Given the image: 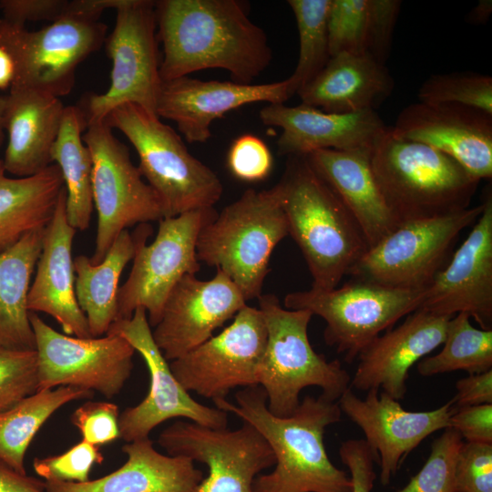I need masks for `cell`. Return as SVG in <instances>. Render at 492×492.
I'll use <instances>...</instances> for the list:
<instances>
[{
  "label": "cell",
  "mask_w": 492,
  "mask_h": 492,
  "mask_svg": "<svg viewBox=\"0 0 492 492\" xmlns=\"http://www.w3.org/2000/svg\"><path fill=\"white\" fill-rule=\"evenodd\" d=\"M155 10L162 80L220 68L233 82L251 84L271 63L267 36L241 1L160 0Z\"/></svg>",
  "instance_id": "6da1fadb"
},
{
  "label": "cell",
  "mask_w": 492,
  "mask_h": 492,
  "mask_svg": "<svg viewBox=\"0 0 492 492\" xmlns=\"http://www.w3.org/2000/svg\"><path fill=\"white\" fill-rule=\"evenodd\" d=\"M118 406L107 401H88L74 411L72 424L78 429L82 440L100 446L120 437Z\"/></svg>",
  "instance_id": "7bdbcfd3"
},
{
  "label": "cell",
  "mask_w": 492,
  "mask_h": 492,
  "mask_svg": "<svg viewBox=\"0 0 492 492\" xmlns=\"http://www.w3.org/2000/svg\"><path fill=\"white\" fill-rule=\"evenodd\" d=\"M64 188L56 164L33 176L12 178L0 159V253L27 232L47 225Z\"/></svg>",
  "instance_id": "4dcf8cb0"
},
{
  "label": "cell",
  "mask_w": 492,
  "mask_h": 492,
  "mask_svg": "<svg viewBox=\"0 0 492 492\" xmlns=\"http://www.w3.org/2000/svg\"><path fill=\"white\" fill-rule=\"evenodd\" d=\"M66 106L58 97L27 87L5 96L4 128L8 140L2 162L15 178L39 173L51 164Z\"/></svg>",
  "instance_id": "484cf974"
},
{
  "label": "cell",
  "mask_w": 492,
  "mask_h": 492,
  "mask_svg": "<svg viewBox=\"0 0 492 492\" xmlns=\"http://www.w3.org/2000/svg\"><path fill=\"white\" fill-rule=\"evenodd\" d=\"M120 0H72L68 1L67 15L97 21L106 9L118 6Z\"/></svg>",
  "instance_id": "816d5d0a"
},
{
  "label": "cell",
  "mask_w": 492,
  "mask_h": 492,
  "mask_svg": "<svg viewBox=\"0 0 492 492\" xmlns=\"http://www.w3.org/2000/svg\"><path fill=\"white\" fill-rule=\"evenodd\" d=\"M267 342L259 308L245 305L222 332L169 364L188 391L217 400L236 387L258 385L257 370Z\"/></svg>",
  "instance_id": "2e32d148"
},
{
  "label": "cell",
  "mask_w": 492,
  "mask_h": 492,
  "mask_svg": "<svg viewBox=\"0 0 492 492\" xmlns=\"http://www.w3.org/2000/svg\"><path fill=\"white\" fill-rule=\"evenodd\" d=\"M342 414L361 428L364 439L377 458L380 482L388 485L405 457L431 434L449 428L455 398L430 411L405 410L398 400L377 389L365 398L350 387L338 399Z\"/></svg>",
  "instance_id": "ac0fdd59"
},
{
  "label": "cell",
  "mask_w": 492,
  "mask_h": 492,
  "mask_svg": "<svg viewBox=\"0 0 492 492\" xmlns=\"http://www.w3.org/2000/svg\"><path fill=\"white\" fill-rule=\"evenodd\" d=\"M465 371L468 374L492 370V330L474 327L465 313L454 315L447 323L443 348L418 362L423 376Z\"/></svg>",
  "instance_id": "e575fe53"
},
{
  "label": "cell",
  "mask_w": 492,
  "mask_h": 492,
  "mask_svg": "<svg viewBox=\"0 0 492 492\" xmlns=\"http://www.w3.org/2000/svg\"><path fill=\"white\" fill-rule=\"evenodd\" d=\"M289 234L279 182L249 189L200 231L198 260L225 272L246 301L261 295L271 255Z\"/></svg>",
  "instance_id": "5b68a950"
},
{
  "label": "cell",
  "mask_w": 492,
  "mask_h": 492,
  "mask_svg": "<svg viewBox=\"0 0 492 492\" xmlns=\"http://www.w3.org/2000/svg\"><path fill=\"white\" fill-rule=\"evenodd\" d=\"M331 0H289L299 35V58L289 77L292 94L308 85L330 59L327 17Z\"/></svg>",
  "instance_id": "d590c367"
},
{
  "label": "cell",
  "mask_w": 492,
  "mask_h": 492,
  "mask_svg": "<svg viewBox=\"0 0 492 492\" xmlns=\"http://www.w3.org/2000/svg\"><path fill=\"white\" fill-rule=\"evenodd\" d=\"M266 126L282 129L277 146L280 155L307 156L319 149L371 150L386 130L375 110L328 113L300 104H268L260 111Z\"/></svg>",
  "instance_id": "603a6c76"
},
{
  "label": "cell",
  "mask_w": 492,
  "mask_h": 492,
  "mask_svg": "<svg viewBox=\"0 0 492 492\" xmlns=\"http://www.w3.org/2000/svg\"><path fill=\"white\" fill-rule=\"evenodd\" d=\"M215 406L251 424L265 438L275 457L274 469L260 474L253 492H352L353 482L330 460L323 443L325 429L341 420L337 401L306 395L289 416H277L267 407L260 385L244 387Z\"/></svg>",
  "instance_id": "7a4b0ae2"
},
{
  "label": "cell",
  "mask_w": 492,
  "mask_h": 492,
  "mask_svg": "<svg viewBox=\"0 0 492 492\" xmlns=\"http://www.w3.org/2000/svg\"><path fill=\"white\" fill-rule=\"evenodd\" d=\"M68 0H2L3 18L10 23L25 26L28 21L51 23L67 14Z\"/></svg>",
  "instance_id": "7dc6e473"
},
{
  "label": "cell",
  "mask_w": 492,
  "mask_h": 492,
  "mask_svg": "<svg viewBox=\"0 0 492 492\" xmlns=\"http://www.w3.org/2000/svg\"><path fill=\"white\" fill-rule=\"evenodd\" d=\"M401 5L400 0H368L365 52L384 65L390 54Z\"/></svg>",
  "instance_id": "f6af8a7d"
},
{
  "label": "cell",
  "mask_w": 492,
  "mask_h": 492,
  "mask_svg": "<svg viewBox=\"0 0 492 492\" xmlns=\"http://www.w3.org/2000/svg\"><path fill=\"white\" fill-rule=\"evenodd\" d=\"M370 164L382 195L400 224L469 208L480 182L449 156L403 138L391 127L373 147Z\"/></svg>",
  "instance_id": "277c9868"
},
{
  "label": "cell",
  "mask_w": 492,
  "mask_h": 492,
  "mask_svg": "<svg viewBox=\"0 0 492 492\" xmlns=\"http://www.w3.org/2000/svg\"><path fill=\"white\" fill-rule=\"evenodd\" d=\"M37 354L38 390L75 386L111 398L130 376L135 353L121 335L79 338L58 333L29 313Z\"/></svg>",
  "instance_id": "5bb4252c"
},
{
  "label": "cell",
  "mask_w": 492,
  "mask_h": 492,
  "mask_svg": "<svg viewBox=\"0 0 492 492\" xmlns=\"http://www.w3.org/2000/svg\"><path fill=\"white\" fill-rule=\"evenodd\" d=\"M455 482L456 492H492V444L463 442Z\"/></svg>",
  "instance_id": "b9f144b4"
},
{
  "label": "cell",
  "mask_w": 492,
  "mask_h": 492,
  "mask_svg": "<svg viewBox=\"0 0 492 492\" xmlns=\"http://www.w3.org/2000/svg\"><path fill=\"white\" fill-rule=\"evenodd\" d=\"M122 451L127 461L110 474L84 483L45 481L46 492H198L204 478L191 459L159 453L149 437Z\"/></svg>",
  "instance_id": "83f0119b"
},
{
  "label": "cell",
  "mask_w": 492,
  "mask_h": 492,
  "mask_svg": "<svg viewBox=\"0 0 492 492\" xmlns=\"http://www.w3.org/2000/svg\"><path fill=\"white\" fill-rule=\"evenodd\" d=\"M134 252L132 234L125 230L98 264L86 255L74 259L76 297L92 337L107 334L117 320L119 279Z\"/></svg>",
  "instance_id": "1f68e13d"
},
{
  "label": "cell",
  "mask_w": 492,
  "mask_h": 492,
  "mask_svg": "<svg viewBox=\"0 0 492 492\" xmlns=\"http://www.w3.org/2000/svg\"><path fill=\"white\" fill-rule=\"evenodd\" d=\"M217 215L214 207H210L163 218L159 220L157 236L149 245L146 241L152 228L148 223L138 225L132 234L135 245L132 268L118 289L116 321L128 319L137 308H143L149 313L150 327L159 323L175 285L184 275L200 271L198 237Z\"/></svg>",
  "instance_id": "ba28073f"
},
{
  "label": "cell",
  "mask_w": 492,
  "mask_h": 492,
  "mask_svg": "<svg viewBox=\"0 0 492 492\" xmlns=\"http://www.w3.org/2000/svg\"><path fill=\"white\" fill-rule=\"evenodd\" d=\"M116 24L105 39L112 63L110 85L103 94L91 95L81 108L87 125L103 121L115 108L131 103L156 115L161 86L157 44L155 1L120 0Z\"/></svg>",
  "instance_id": "4fadbf2b"
},
{
  "label": "cell",
  "mask_w": 492,
  "mask_h": 492,
  "mask_svg": "<svg viewBox=\"0 0 492 492\" xmlns=\"http://www.w3.org/2000/svg\"><path fill=\"white\" fill-rule=\"evenodd\" d=\"M267 328V342L257 370V383L267 396L269 411L289 416L300 405V394L317 386L322 395L338 401L350 388L351 376L337 359L328 361L310 343L308 325L313 314L306 310L282 307L278 297L259 298Z\"/></svg>",
  "instance_id": "8992f818"
},
{
  "label": "cell",
  "mask_w": 492,
  "mask_h": 492,
  "mask_svg": "<svg viewBox=\"0 0 492 492\" xmlns=\"http://www.w3.org/2000/svg\"><path fill=\"white\" fill-rule=\"evenodd\" d=\"M279 184L289 234L304 257L312 287L336 288L369 249L362 230L306 156L288 158Z\"/></svg>",
  "instance_id": "3957f363"
},
{
  "label": "cell",
  "mask_w": 492,
  "mask_h": 492,
  "mask_svg": "<svg viewBox=\"0 0 492 492\" xmlns=\"http://www.w3.org/2000/svg\"><path fill=\"white\" fill-rule=\"evenodd\" d=\"M492 13V1L480 0L469 12L466 20L472 24H485L488 21Z\"/></svg>",
  "instance_id": "db71d44e"
},
{
  "label": "cell",
  "mask_w": 492,
  "mask_h": 492,
  "mask_svg": "<svg viewBox=\"0 0 492 492\" xmlns=\"http://www.w3.org/2000/svg\"><path fill=\"white\" fill-rule=\"evenodd\" d=\"M4 108H5V96H2L0 94V149L3 145L4 138H5Z\"/></svg>",
  "instance_id": "11a10c76"
},
{
  "label": "cell",
  "mask_w": 492,
  "mask_h": 492,
  "mask_svg": "<svg viewBox=\"0 0 492 492\" xmlns=\"http://www.w3.org/2000/svg\"><path fill=\"white\" fill-rule=\"evenodd\" d=\"M385 65L367 53H340L297 94L302 104L328 113L375 110L393 93Z\"/></svg>",
  "instance_id": "f1b7e54d"
},
{
  "label": "cell",
  "mask_w": 492,
  "mask_h": 492,
  "mask_svg": "<svg viewBox=\"0 0 492 492\" xmlns=\"http://www.w3.org/2000/svg\"><path fill=\"white\" fill-rule=\"evenodd\" d=\"M462 436L446 428L432 445L422 468L398 492H456L455 472Z\"/></svg>",
  "instance_id": "74e56055"
},
{
  "label": "cell",
  "mask_w": 492,
  "mask_h": 492,
  "mask_svg": "<svg viewBox=\"0 0 492 492\" xmlns=\"http://www.w3.org/2000/svg\"><path fill=\"white\" fill-rule=\"evenodd\" d=\"M107 29L99 20L72 15L34 31L0 18V46L15 63L10 87L33 88L58 97L68 95L77 67L102 46Z\"/></svg>",
  "instance_id": "7c38bea8"
},
{
  "label": "cell",
  "mask_w": 492,
  "mask_h": 492,
  "mask_svg": "<svg viewBox=\"0 0 492 492\" xmlns=\"http://www.w3.org/2000/svg\"><path fill=\"white\" fill-rule=\"evenodd\" d=\"M86 127L81 109L76 106L66 107L51 150L52 162L58 166L66 189L67 219L77 231L88 228L94 207L92 159L82 138Z\"/></svg>",
  "instance_id": "d6a6232c"
},
{
  "label": "cell",
  "mask_w": 492,
  "mask_h": 492,
  "mask_svg": "<svg viewBox=\"0 0 492 492\" xmlns=\"http://www.w3.org/2000/svg\"><path fill=\"white\" fill-rule=\"evenodd\" d=\"M405 139L455 159L473 178H492V115L453 103L416 102L403 108L391 127Z\"/></svg>",
  "instance_id": "44dd1931"
},
{
  "label": "cell",
  "mask_w": 492,
  "mask_h": 492,
  "mask_svg": "<svg viewBox=\"0 0 492 492\" xmlns=\"http://www.w3.org/2000/svg\"><path fill=\"white\" fill-rule=\"evenodd\" d=\"M292 96L289 78L240 84L187 76L161 81L156 115L175 122L188 142L203 143L211 137L212 122L229 111L254 102L283 104Z\"/></svg>",
  "instance_id": "7402d4cb"
},
{
  "label": "cell",
  "mask_w": 492,
  "mask_h": 492,
  "mask_svg": "<svg viewBox=\"0 0 492 492\" xmlns=\"http://www.w3.org/2000/svg\"><path fill=\"white\" fill-rule=\"evenodd\" d=\"M82 138L92 159V193L97 224L90 262L97 265L123 231L137 223L159 220L164 213L159 196L143 180L128 148L104 120L88 123Z\"/></svg>",
  "instance_id": "30bf717a"
},
{
  "label": "cell",
  "mask_w": 492,
  "mask_h": 492,
  "mask_svg": "<svg viewBox=\"0 0 492 492\" xmlns=\"http://www.w3.org/2000/svg\"><path fill=\"white\" fill-rule=\"evenodd\" d=\"M45 228L27 232L0 253V345L5 348L36 350L27 297Z\"/></svg>",
  "instance_id": "f546056e"
},
{
  "label": "cell",
  "mask_w": 492,
  "mask_h": 492,
  "mask_svg": "<svg viewBox=\"0 0 492 492\" xmlns=\"http://www.w3.org/2000/svg\"><path fill=\"white\" fill-rule=\"evenodd\" d=\"M456 407L492 404V370L456 381Z\"/></svg>",
  "instance_id": "681fc988"
},
{
  "label": "cell",
  "mask_w": 492,
  "mask_h": 492,
  "mask_svg": "<svg viewBox=\"0 0 492 492\" xmlns=\"http://www.w3.org/2000/svg\"><path fill=\"white\" fill-rule=\"evenodd\" d=\"M452 317L423 309L408 314L400 325L362 350L350 387L361 391L382 388L394 399L402 400L411 367L443 344Z\"/></svg>",
  "instance_id": "cb8c5ba5"
},
{
  "label": "cell",
  "mask_w": 492,
  "mask_h": 492,
  "mask_svg": "<svg viewBox=\"0 0 492 492\" xmlns=\"http://www.w3.org/2000/svg\"><path fill=\"white\" fill-rule=\"evenodd\" d=\"M108 333L124 337L141 355L149 374L146 397L119 414L120 438L127 443L148 438L156 426L176 417L210 428L227 427V412L197 402L177 380L153 339L145 309L137 308L130 318L114 322Z\"/></svg>",
  "instance_id": "e0dca14e"
},
{
  "label": "cell",
  "mask_w": 492,
  "mask_h": 492,
  "mask_svg": "<svg viewBox=\"0 0 492 492\" xmlns=\"http://www.w3.org/2000/svg\"><path fill=\"white\" fill-rule=\"evenodd\" d=\"M371 150L319 149L306 156L313 169L353 215L369 248L400 224L374 179Z\"/></svg>",
  "instance_id": "4316f807"
},
{
  "label": "cell",
  "mask_w": 492,
  "mask_h": 492,
  "mask_svg": "<svg viewBox=\"0 0 492 492\" xmlns=\"http://www.w3.org/2000/svg\"><path fill=\"white\" fill-rule=\"evenodd\" d=\"M92 395L84 388L59 386L37 391L0 413V459L26 475V450L45 422L64 405Z\"/></svg>",
  "instance_id": "836d02e7"
},
{
  "label": "cell",
  "mask_w": 492,
  "mask_h": 492,
  "mask_svg": "<svg viewBox=\"0 0 492 492\" xmlns=\"http://www.w3.org/2000/svg\"><path fill=\"white\" fill-rule=\"evenodd\" d=\"M425 103H453L492 115V77L477 72H453L430 76L418 90Z\"/></svg>",
  "instance_id": "8d00e7d4"
},
{
  "label": "cell",
  "mask_w": 492,
  "mask_h": 492,
  "mask_svg": "<svg viewBox=\"0 0 492 492\" xmlns=\"http://www.w3.org/2000/svg\"><path fill=\"white\" fill-rule=\"evenodd\" d=\"M483 208L482 202L457 212L402 222L370 247L348 275L392 288L427 289L445 267L459 234L477 221Z\"/></svg>",
  "instance_id": "8fae6325"
},
{
  "label": "cell",
  "mask_w": 492,
  "mask_h": 492,
  "mask_svg": "<svg viewBox=\"0 0 492 492\" xmlns=\"http://www.w3.org/2000/svg\"><path fill=\"white\" fill-rule=\"evenodd\" d=\"M15 77V63L9 53L0 46V89L10 88Z\"/></svg>",
  "instance_id": "f5cc1de1"
},
{
  "label": "cell",
  "mask_w": 492,
  "mask_h": 492,
  "mask_svg": "<svg viewBox=\"0 0 492 492\" xmlns=\"http://www.w3.org/2000/svg\"><path fill=\"white\" fill-rule=\"evenodd\" d=\"M0 492H46V484L18 473L0 459Z\"/></svg>",
  "instance_id": "f907efd6"
},
{
  "label": "cell",
  "mask_w": 492,
  "mask_h": 492,
  "mask_svg": "<svg viewBox=\"0 0 492 492\" xmlns=\"http://www.w3.org/2000/svg\"><path fill=\"white\" fill-rule=\"evenodd\" d=\"M228 167L237 179L254 182L266 179L272 168V155L265 142L252 134H244L231 144Z\"/></svg>",
  "instance_id": "ee69618b"
},
{
  "label": "cell",
  "mask_w": 492,
  "mask_h": 492,
  "mask_svg": "<svg viewBox=\"0 0 492 492\" xmlns=\"http://www.w3.org/2000/svg\"><path fill=\"white\" fill-rule=\"evenodd\" d=\"M425 293L426 289H397L352 278L339 288L290 292L284 307L323 318L326 344L351 364L382 332L419 309Z\"/></svg>",
  "instance_id": "9c48e42d"
},
{
  "label": "cell",
  "mask_w": 492,
  "mask_h": 492,
  "mask_svg": "<svg viewBox=\"0 0 492 492\" xmlns=\"http://www.w3.org/2000/svg\"><path fill=\"white\" fill-rule=\"evenodd\" d=\"M246 302L239 287L218 268L208 281L186 274L169 293L153 339L164 357L173 361L210 339Z\"/></svg>",
  "instance_id": "d6986e66"
},
{
  "label": "cell",
  "mask_w": 492,
  "mask_h": 492,
  "mask_svg": "<svg viewBox=\"0 0 492 492\" xmlns=\"http://www.w3.org/2000/svg\"><path fill=\"white\" fill-rule=\"evenodd\" d=\"M103 460L99 446L81 440L61 455L36 457L33 466L46 481L84 483L93 466Z\"/></svg>",
  "instance_id": "60d3db41"
},
{
  "label": "cell",
  "mask_w": 492,
  "mask_h": 492,
  "mask_svg": "<svg viewBox=\"0 0 492 492\" xmlns=\"http://www.w3.org/2000/svg\"><path fill=\"white\" fill-rule=\"evenodd\" d=\"M76 233L67 219L64 188L45 228L41 253L28 292L27 309L30 313H44L53 317L65 334L91 338L75 292L72 245Z\"/></svg>",
  "instance_id": "d4e9b609"
},
{
  "label": "cell",
  "mask_w": 492,
  "mask_h": 492,
  "mask_svg": "<svg viewBox=\"0 0 492 492\" xmlns=\"http://www.w3.org/2000/svg\"><path fill=\"white\" fill-rule=\"evenodd\" d=\"M341 461L348 467L353 482L352 492H372L376 479L377 458L364 439H349L339 448Z\"/></svg>",
  "instance_id": "bcb514c9"
},
{
  "label": "cell",
  "mask_w": 492,
  "mask_h": 492,
  "mask_svg": "<svg viewBox=\"0 0 492 492\" xmlns=\"http://www.w3.org/2000/svg\"><path fill=\"white\" fill-rule=\"evenodd\" d=\"M104 121L121 131L136 149L141 175L159 196L164 218L213 207L223 191L218 175L192 156L180 136L159 118L127 103Z\"/></svg>",
  "instance_id": "52a82bcc"
},
{
  "label": "cell",
  "mask_w": 492,
  "mask_h": 492,
  "mask_svg": "<svg viewBox=\"0 0 492 492\" xmlns=\"http://www.w3.org/2000/svg\"><path fill=\"white\" fill-rule=\"evenodd\" d=\"M169 456H181L207 466L198 492H253L255 478L274 466V454L251 424L234 430L177 421L159 436Z\"/></svg>",
  "instance_id": "9a60e30c"
},
{
  "label": "cell",
  "mask_w": 492,
  "mask_h": 492,
  "mask_svg": "<svg viewBox=\"0 0 492 492\" xmlns=\"http://www.w3.org/2000/svg\"><path fill=\"white\" fill-rule=\"evenodd\" d=\"M450 261L436 275L419 309L442 315L465 313L492 330V195Z\"/></svg>",
  "instance_id": "ffe728a7"
},
{
  "label": "cell",
  "mask_w": 492,
  "mask_h": 492,
  "mask_svg": "<svg viewBox=\"0 0 492 492\" xmlns=\"http://www.w3.org/2000/svg\"><path fill=\"white\" fill-rule=\"evenodd\" d=\"M38 390L36 350L0 345V413Z\"/></svg>",
  "instance_id": "ab89813d"
},
{
  "label": "cell",
  "mask_w": 492,
  "mask_h": 492,
  "mask_svg": "<svg viewBox=\"0 0 492 492\" xmlns=\"http://www.w3.org/2000/svg\"><path fill=\"white\" fill-rule=\"evenodd\" d=\"M449 428L466 442L492 444V404L456 407Z\"/></svg>",
  "instance_id": "c3c4849f"
},
{
  "label": "cell",
  "mask_w": 492,
  "mask_h": 492,
  "mask_svg": "<svg viewBox=\"0 0 492 492\" xmlns=\"http://www.w3.org/2000/svg\"><path fill=\"white\" fill-rule=\"evenodd\" d=\"M367 19L368 0H331L327 17L330 56L364 53Z\"/></svg>",
  "instance_id": "f35d334b"
}]
</instances>
